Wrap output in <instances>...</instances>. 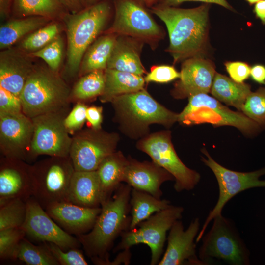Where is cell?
Segmentation results:
<instances>
[{"label": "cell", "mask_w": 265, "mask_h": 265, "mask_svg": "<svg viewBox=\"0 0 265 265\" xmlns=\"http://www.w3.org/2000/svg\"><path fill=\"white\" fill-rule=\"evenodd\" d=\"M33 132L31 119L23 113H0V142L6 158L26 157V149L31 143Z\"/></svg>", "instance_id": "18"}, {"label": "cell", "mask_w": 265, "mask_h": 265, "mask_svg": "<svg viewBox=\"0 0 265 265\" xmlns=\"http://www.w3.org/2000/svg\"><path fill=\"white\" fill-rule=\"evenodd\" d=\"M22 111L20 98L0 86V113L15 114Z\"/></svg>", "instance_id": "41"}, {"label": "cell", "mask_w": 265, "mask_h": 265, "mask_svg": "<svg viewBox=\"0 0 265 265\" xmlns=\"http://www.w3.org/2000/svg\"><path fill=\"white\" fill-rule=\"evenodd\" d=\"M200 220L195 218L185 230L178 220L169 230L167 246L159 265H205L196 254L195 238L200 231Z\"/></svg>", "instance_id": "16"}, {"label": "cell", "mask_w": 265, "mask_h": 265, "mask_svg": "<svg viewBox=\"0 0 265 265\" xmlns=\"http://www.w3.org/2000/svg\"><path fill=\"white\" fill-rule=\"evenodd\" d=\"M26 216V201L21 199H14L7 202L0 206V231L22 228Z\"/></svg>", "instance_id": "34"}, {"label": "cell", "mask_w": 265, "mask_h": 265, "mask_svg": "<svg viewBox=\"0 0 265 265\" xmlns=\"http://www.w3.org/2000/svg\"><path fill=\"white\" fill-rule=\"evenodd\" d=\"M253 11L256 17L260 19L262 23L265 25V0H261L256 3Z\"/></svg>", "instance_id": "48"}, {"label": "cell", "mask_w": 265, "mask_h": 265, "mask_svg": "<svg viewBox=\"0 0 265 265\" xmlns=\"http://www.w3.org/2000/svg\"><path fill=\"white\" fill-rule=\"evenodd\" d=\"M45 210L64 231L78 236L92 229L101 207H84L64 201L51 204Z\"/></svg>", "instance_id": "19"}, {"label": "cell", "mask_w": 265, "mask_h": 265, "mask_svg": "<svg viewBox=\"0 0 265 265\" xmlns=\"http://www.w3.org/2000/svg\"><path fill=\"white\" fill-rule=\"evenodd\" d=\"M117 36L115 34L106 33L93 42L83 57L80 69L81 75L106 69Z\"/></svg>", "instance_id": "29"}, {"label": "cell", "mask_w": 265, "mask_h": 265, "mask_svg": "<svg viewBox=\"0 0 265 265\" xmlns=\"http://www.w3.org/2000/svg\"><path fill=\"white\" fill-rule=\"evenodd\" d=\"M209 10L208 3L191 9L162 5L152 8V12L167 27L169 37L167 51L174 64L193 57H205L207 54Z\"/></svg>", "instance_id": "1"}, {"label": "cell", "mask_w": 265, "mask_h": 265, "mask_svg": "<svg viewBox=\"0 0 265 265\" xmlns=\"http://www.w3.org/2000/svg\"><path fill=\"white\" fill-rule=\"evenodd\" d=\"M186 1H201L206 3H214L219 5L227 9L232 10L231 5L226 0H161L162 5L175 7Z\"/></svg>", "instance_id": "45"}, {"label": "cell", "mask_w": 265, "mask_h": 265, "mask_svg": "<svg viewBox=\"0 0 265 265\" xmlns=\"http://www.w3.org/2000/svg\"><path fill=\"white\" fill-rule=\"evenodd\" d=\"M241 112L265 129V87L250 93Z\"/></svg>", "instance_id": "36"}, {"label": "cell", "mask_w": 265, "mask_h": 265, "mask_svg": "<svg viewBox=\"0 0 265 265\" xmlns=\"http://www.w3.org/2000/svg\"><path fill=\"white\" fill-rule=\"evenodd\" d=\"M67 201L84 207L97 208L101 206L100 184L97 170L75 171Z\"/></svg>", "instance_id": "24"}, {"label": "cell", "mask_w": 265, "mask_h": 265, "mask_svg": "<svg viewBox=\"0 0 265 265\" xmlns=\"http://www.w3.org/2000/svg\"><path fill=\"white\" fill-rule=\"evenodd\" d=\"M132 187L121 184L109 199L102 204L101 211L92 229L78 236L86 254L96 265H105L116 238L129 229L131 217L130 200Z\"/></svg>", "instance_id": "2"}, {"label": "cell", "mask_w": 265, "mask_h": 265, "mask_svg": "<svg viewBox=\"0 0 265 265\" xmlns=\"http://www.w3.org/2000/svg\"><path fill=\"white\" fill-rule=\"evenodd\" d=\"M60 2L70 13H76L81 10L84 7L81 0H59Z\"/></svg>", "instance_id": "47"}, {"label": "cell", "mask_w": 265, "mask_h": 265, "mask_svg": "<svg viewBox=\"0 0 265 265\" xmlns=\"http://www.w3.org/2000/svg\"><path fill=\"white\" fill-rule=\"evenodd\" d=\"M178 121L187 125L208 123L215 127L231 126L247 136L256 135L262 129L242 112L230 109L206 93L188 98V103L179 114Z\"/></svg>", "instance_id": "7"}, {"label": "cell", "mask_w": 265, "mask_h": 265, "mask_svg": "<svg viewBox=\"0 0 265 265\" xmlns=\"http://www.w3.org/2000/svg\"><path fill=\"white\" fill-rule=\"evenodd\" d=\"M118 134L101 129L86 130L72 139L70 158L78 171L97 170L102 161L116 151Z\"/></svg>", "instance_id": "13"}, {"label": "cell", "mask_w": 265, "mask_h": 265, "mask_svg": "<svg viewBox=\"0 0 265 265\" xmlns=\"http://www.w3.org/2000/svg\"><path fill=\"white\" fill-rule=\"evenodd\" d=\"M250 5L255 4L261 0H246Z\"/></svg>", "instance_id": "52"}, {"label": "cell", "mask_w": 265, "mask_h": 265, "mask_svg": "<svg viewBox=\"0 0 265 265\" xmlns=\"http://www.w3.org/2000/svg\"><path fill=\"white\" fill-rule=\"evenodd\" d=\"M114 6V19L106 33L129 36L152 48L163 37L162 29L136 0H117Z\"/></svg>", "instance_id": "12"}, {"label": "cell", "mask_w": 265, "mask_h": 265, "mask_svg": "<svg viewBox=\"0 0 265 265\" xmlns=\"http://www.w3.org/2000/svg\"><path fill=\"white\" fill-rule=\"evenodd\" d=\"M127 158L121 151L106 157L97 169L100 184L101 205L109 199L122 182Z\"/></svg>", "instance_id": "25"}, {"label": "cell", "mask_w": 265, "mask_h": 265, "mask_svg": "<svg viewBox=\"0 0 265 265\" xmlns=\"http://www.w3.org/2000/svg\"><path fill=\"white\" fill-rule=\"evenodd\" d=\"M256 82L265 85V66L260 64H255L251 67L250 75Z\"/></svg>", "instance_id": "46"}, {"label": "cell", "mask_w": 265, "mask_h": 265, "mask_svg": "<svg viewBox=\"0 0 265 265\" xmlns=\"http://www.w3.org/2000/svg\"><path fill=\"white\" fill-rule=\"evenodd\" d=\"M50 20L41 16H28L13 19L1 25L0 49L9 48L26 34L46 26Z\"/></svg>", "instance_id": "30"}, {"label": "cell", "mask_w": 265, "mask_h": 265, "mask_svg": "<svg viewBox=\"0 0 265 265\" xmlns=\"http://www.w3.org/2000/svg\"><path fill=\"white\" fill-rule=\"evenodd\" d=\"M143 1L146 5L148 6L152 5L155 2V0H140Z\"/></svg>", "instance_id": "51"}, {"label": "cell", "mask_w": 265, "mask_h": 265, "mask_svg": "<svg viewBox=\"0 0 265 265\" xmlns=\"http://www.w3.org/2000/svg\"><path fill=\"white\" fill-rule=\"evenodd\" d=\"M180 72H178L173 66L161 65L154 66L150 71L144 78L147 83H167L176 79H179Z\"/></svg>", "instance_id": "40"}, {"label": "cell", "mask_w": 265, "mask_h": 265, "mask_svg": "<svg viewBox=\"0 0 265 265\" xmlns=\"http://www.w3.org/2000/svg\"><path fill=\"white\" fill-rule=\"evenodd\" d=\"M75 171L70 157H52L30 166L32 196L44 209L51 204L67 201Z\"/></svg>", "instance_id": "8"}, {"label": "cell", "mask_w": 265, "mask_h": 265, "mask_svg": "<svg viewBox=\"0 0 265 265\" xmlns=\"http://www.w3.org/2000/svg\"><path fill=\"white\" fill-rule=\"evenodd\" d=\"M130 204L131 220L129 230L134 229L153 213L172 205L168 200L158 198L147 192L134 188L132 189Z\"/></svg>", "instance_id": "28"}, {"label": "cell", "mask_w": 265, "mask_h": 265, "mask_svg": "<svg viewBox=\"0 0 265 265\" xmlns=\"http://www.w3.org/2000/svg\"><path fill=\"white\" fill-rule=\"evenodd\" d=\"M201 161L209 167L214 174L218 186L219 195L217 201L210 211L196 237V242L201 240L209 223L218 215L222 214L226 203L238 194L254 187H265V180L260 178L265 174V167L252 172H242L230 170L222 166L203 148Z\"/></svg>", "instance_id": "11"}, {"label": "cell", "mask_w": 265, "mask_h": 265, "mask_svg": "<svg viewBox=\"0 0 265 265\" xmlns=\"http://www.w3.org/2000/svg\"><path fill=\"white\" fill-rule=\"evenodd\" d=\"M184 210L181 206L171 205L141 222L134 229L124 231L114 252L130 249L134 245L145 244L151 249L150 265L158 264L163 253L166 233L175 221L181 219Z\"/></svg>", "instance_id": "9"}, {"label": "cell", "mask_w": 265, "mask_h": 265, "mask_svg": "<svg viewBox=\"0 0 265 265\" xmlns=\"http://www.w3.org/2000/svg\"><path fill=\"white\" fill-rule=\"evenodd\" d=\"M87 108L84 104L78 103L64 118V125L68 132L78 130L82 126L86 120Z\"/></svg>", "instance_id": "42"}, {"label": "cell", "mask_w": 265, "mask_h": 265, "mask_svg": "<svg viewBox=\"0 0 265 265\" xmlns=\"http://www.w3.org/2000/svg\"><path fill=\"white\" fill-rule=\"evenodd\" d=\"M12 10L20 18L41 16L50 20L63 18L67 13L59 0H13Z\"/></svg>", "instance_id": "31"}, {"label": "cell", "mask_w": 265, "mask_h": 265, "mask_svg": "<svg viewBox=\"0 0 265 265\" xmlns=\"http://www.w3.org/2000/svg\"><path fill=\"white\" fill-rule=\"evenodd\" d=\"M143 43L129 36L117 35L106 68L142 76L146 73L140 55Z\"/></svg>", "instance_id": "23"}, {"label": "cell", "mask_w": 265, "mask_h": 265, "mask_svg": "<svg viewBox=\"0 0 265 265\" xmlns=\"http://www.w3.org/2000/svg\"><path fill=\"white\" fill-rule=\"evenodd\" d=\"M214 63L202 56H196L184 60L181 66V76L171 92L177 99L189 98L211 91L216 73Z\"/></svg>", "instance_id": "17"}, {"label": "cell", "mask_w": 265, "mask_h": 265, "mask_svg": "<svg viewBox=\"0 0 265 265\" xmlns=\"http://www.w3.org/2000/svg\"><path fill=\"white\" fill-rule=\"evenodd\" d=\"M69 95V86L56 72L49 67L34 66L20 96L22 112L31 119L58 112Z\"/></svg>", "instance_id": "5"}, {"label": "cell", "mask_w": 265, "mask_h": 265, "mask_svg": "<svg viewBox=\"0 0 265 265\" xmlns=\"http://www.w3.org/2000/svg\"><path fill=\"white\" fill-rule=\"evenodd\" d=\"M110 12L108 2L103 1L76 13L68 12L64 16L67 35V74L73 76L80 71L84 53L104 30Z\"/></svg>", "instance_id": "4"}, {"label": "cell", "mask_w": 265, "mask_h": 265, "mask_svg": "<svg viewBox=\"0 0 265 265\" xmlns=\"http://www.w3.org/2000/svg\"><path fill=\"white\" fill-rule=\"evenodd\" d=\"M63 42L60 35L41 49L30 53L32 57L43 60L53 71L56 72L61 62Z\"/></svg>", "instance_id": "37"}, {"label": "cell", "mask_w": 265, "mask_h": 265, "mask_svg": "<svg viewBox=\"0 0 265 265\" xmlns=\"http://www.w3.org/2000/svg\"><path fill=\"white\" fill-rule=\"evenodd\" d=\"M31 120L34 132L30 146V157L40 155L69 157L72 139L64 125V119L58 112L37 116Z\"/></svg>", "instance_id": "14"}, {"label": "cell", "mask_w": 265, "mask_h": 265, "mask_svg": "<svg viewBox=\"0 0 265 265\" xmlns=\"http://www.w3.org/2000/svg\"><path fill=\"white\" fill-rule=\"evenodd\" d=\"M86 120L89 122L92 128L101 129L102 122V108L98 106H90L86 110Z\"/></svg>", "instance_id": "44"}, {"label": "cell", "mask_w": 265, "mask_h": 265, "mask_svg": "<svg viewBox=\"0 0 265 265\" xmlns=\"http://www.w3.org/2000/svg\"><path fill=\"white\" fill-rule=\"evenodd\" d=\"M12 260H19L28 265H59L44 243L36 245L25 238L20 241Z\"/></svg>", "instance_id": "32"}, {"label": "cell", "mask_w": 265, "mask_h": 265, "mask_svg": "<svg viewBox=\"0 0 265 265\" xmlns=\"http://www.w3.org/2000/svg\"><path fill=\"white\" fill-rule=\"evenodd\" d=\"M210 92L219 102L232 106L241 112L247 97L252 91L249 84L236 82L216 72Z\"/></svg>", "instance_id": "27"}, {"label": "cell", "mask_w": 265, "mask_h": 265, "mask_svg": "<svg viewBox=\"0 0 265 265\" xmlns=\"http://www.w3.org/2000/svg\"><path fill=\"white\" fill-rule=\"evenodd\" d=\"M137 147L172 175L175 179L174 188L177 192L191 190L200 182V174L187 167L177 154L170 131L149 134L138 142Z\"/></svg>", "instance_id": "10"}, {"label": "cell", "mask_w": 265, "mask_h": 265, "mask_svg": "<svg viewBox=\"0 0 265 265\" xmlns=\"http://www.w3.org/2000/svg\"><path fill=\"white\" fill-rule=\"evenodd\" d=\"M26 204V216L22 228L29 238L53 243L64 251L80 246L78 238L60 227L34 198L30 197Z\"/></svg>", "instance_id": "15"}, {"label": "cell", "mask_w": 265, "mask_h": 265, "mask_svg": "<svg viewBox=\"0 0 265 265\" xmlns=\"http://www.w3.org/2000/svg\"><path fill=\"white\" fill-rule=\"evenodd\" d=\"M30 166L19 159L6 158L0 170V206L14 199L26 201L32 196Z\"/></svg>", "instance_id": "21"}, {"label": "cell", "mask_w": 265, "mask_h": 265, "mask_svg": "<svg viewBox=\"0 0 265 265\" xmlns=\"http://www.w3.org/2000/svg\"><path fill=\"white\" fill-rule=\"evenodd\" d=\"M13 0H0V15L2 19L9 16L12 9Z\"/></svg>", "instance_id": "49"}, {"label": "cell", "mask_w": 265, "mask_h": 265, "mask_svg": "<svg viewBox=\"0 0 265 265\" xmlns=\"http://www.w3.org/2000/svg\"><path fill=\"white\" fill-rule=\"evenodd\" d=\"M43 243L48 248L59 265H88L82 252L78 248H72L64 251L53 243L48 242Z\"/></svg>", "instance_id": "39"}, {"label": "cell", "mask_w": 265, "mask_h": 265, "mask_svg": "<svg viewBox=\"0 0 265 265\" xmlns=\"http://www.w3.org/2000/svg\"><path fill=\"white\" fill-rule=\"evenodd\" d=\"M122 182L132 188L147 192L160 198L162 184L167 181H174L171 174L153 161L140 162L131 157L127 158Z\"/></svg>", "instance_id": "20"}, {"label": "cell", "mask_w": 265, "mask_h": 265, "mask_svg": "<svg viewBox=\"0 0 265 265\" xmlns=\"http://www.w3.org/2000/svg\"><path fill=\"white\" fill-rule=\"evenodd\" d=\"M59 24L52 23L39 28L29 34L21 42L22 50L34 52L45 47L59 35Z\"/></svg>", "instance_id": "35"}, {"label": "cell", "mask_w": 265, "mask_h": 265, "mask_svg": "<svg viewBox=\"0 0 265 265\" xmlns=\"http://www.w3.org/2000/svg\"><path fill=\"white\" fill-rule=\"evenodd\" d=\"M202 238L198 256L205 265L222 261L231 265L250 264V252L234 222L219 215Z\"/></svg>", "instance_id": "6"}, {"label": "cell", "mask_w": 265, "mask_h": 265, "mask_svg": "<svg viewBox=\"0 0 265 265\" xmlns=\"http://www.w3.org/2000/svg\"><path fill=\"white\" fill-rule=\"evenodd\" d=\"M101 0H81L84 8L93 5L100 1Z\"/></svg>", "instance_id": "50"}, {"label": "cell", "mask_w": 265, "mask_h": 265, "mask_svg": "<svg viewBox=\"0 0 265 265\" xmlns=\"http://www.w3.org/2000/svg\"><path fill=\"white\" fill-rule=\"evenodd\" d=\"M26 236V233L22 228H10L0 230V260H12L15 250L20 241Z\"/></svg>", "instance_id": "38"}, {"label": "cell", "mask_w": 265, "mask_h": 265, "mask_svg": "<svg viewBox=\"0 0 265 265\" xmlns=\"http://www.w3.org/2000/svg\"><path fill=\"white\" fill-rule=\"evenodd\" d=\"M105 88L100 96L103 102H111L115 97L144 89L142 76L106 68L104 70Z\"/></svg>", "instance_id": "26"}, {"label": "cell", "mask_w": 265, "mask_h": 265, "mask_svg": "<svg viewBox=\"0 0 265 265\" xmlns=\"http://www.w3.org/2000/svg\"><path fill=\"white\" fill-rule=\"evenodd\" d=\"M224 65L230 78L236 82H244L250 75L251 67L245 62L227 61Z\"/></svg>", "instance_id": "43"}, {"label": "cell", "mask_w": 265, "mask_h": 265, "mask_svg": "<svg viewBox=\"0 0 265 265\" xmlns=\"http://www.w3.org/2000/svg\"><path fill=\"white\" fill-rule=\"evenodd\" d=\"M34 66L29 54L22 50H3L0 54V86L20 98Z\"/></svg>", "instance_id": "22"}, {"label": "cell", "mask_w": 265, "mask_h": 265, "mask_svg": "<svg viewBox=\"0 0 265 265\" xmlns=\"http://www.w3.org/2000/svg\"><path fill=\"white\" fill-rule=\"evenodd\" d=\"M104 70H95L84 75L74 87L75 97L86 100L101 96L105 88Z\"/></svg>", "instance_id": "33"}, {"label": "cell", "mask_w": 265, "mask_h": 265, "mask_svg": "<svg viewBox=\"0 0 265 265\" xmlns=\"http://www.w3.org/2000/svg\"><path fill=\"white\" fill-rule=\"evenodd\" d=\"M111 102L121 130L132 138L148 135L153 124L170 127L178 121L179 114L160 104L145 89L117 96Z\"/></svg>", "instance_id": "3"}]
</instances>
